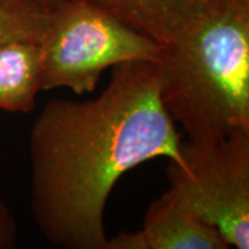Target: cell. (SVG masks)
Returning a JSON list of instances; mask_svg holds the SVG:
<instances>
[{"instance_id": "cell-8", "label": "cell", "mask_w": 249, "mask_h": 249, "mask_svg": "<svg viewBox=\"0 0 249 249\" xmlns=\"http://www.w3.org/2000/svg\"><path fill=\"white\" fill-rule=\"evenodd\" d=\"M52 9L42 0H0V45L24 40L40 43Z\"/></svg>"}, {"instance_id": "cell-10", "label": "cell", "mask_w": 249, "mask_h": 249, "mask_svg": "<svg viewBox=\"0 0 249 249\" xmlns=\"http://www.w3.org/2000/svg\"><path fill=\"white\" fill-rule=\"evenodd\" d=\"M42 1L45 3V4L47 6V7H49V9L53 10L54 7H55V6H57V4H58L60 1H61V0H42Z\"/></svg>"}, {"instance_id": "cell-6", "label": "cell", "mask_w": 249, "mask_h": 249, "mask_svg": "<svg viewBox=\"0 0 249 249\" xmlns=\"http://www.w3.org/2000/svg\"><path fill=\"white\" fill-rule=\"evenodd\" d=\"M160 45L204 16L214 0H88Z\"/></svg>"}, {"instance_id": "cell-5", "label": "cell", "mask_w": 249, "mask_h": 249, "mask_svg": "<svg viewBox=\"0 0 249 249\" xmlns=\"http://www.w3.org/2000/svg\"><path fill=\"white\" fill-rule=\"evenodd\" d=\"M223 235L172 190L155 199L139 231H121L109 249H227Z\"/></svg>"}, {"instance_id": "cell-9", "label": "cell", "mask_w": 249, "mask_h": 249, "mask_svg": "<svg viewBox=\"0 0 249 249\" xmlns=\"http://www.w3.org/2000/svg\"><path fill=\"white\" fill-rule=\"evenodd\" d=\"M16 238V224L0 196V248H10Z\"/></svg>"}, {"instance_id": "cell-4", "label": "cell", "mask_w": 249, "mask_h": 249, "mask_svg": "<svg viewBox=\"0 0 249 249\" xmlns=\"http://www.w3.org/2000/svg\"><path fill=\"white\" fill-rule=\"evenodd\" d=\"M170 190L212 224L229 247L249 248V133L181 142V162H168Z\"/></svg>"}, {"instance_id": "cell-1", "label": "cell", "mask_w": 249, "mask_h": 249, "mask_svg": "<svg viewBox=\"0 0 249 249\" xmlns=\"http://www.w3.org/2000/svg\"><path fill=\"white\" fill-rule=\"evenodd\" d=\"M157 62H124L89 101L54 98L29 136L31 216L50 244L109 249L104 211L116 181L145 160L181 162V137L160 101Z\"/></svg>"}, {"instance_id": "cell-3", "label": "cell", "mask_w": 249, "mask_h": 249, "mask_svg": "<svg viewBox=\"0 0 249 249\" xmlns=\"http://www.w3.org/2000/svg\"><path fill=\"white\" fill-rule=\"evenodd\" d=\"M42 90L96 89L101 73L124 62H157L162 45L88 0H61L40 42Z\"/></svg>"}, {"instance_id": "cell-2", "label": "cell", "mask_w": 249, "mask_h": 249, "mask_svg": "<svg viewBox=\"0 0 249 249\" xmlns=\"http://www.w3.org/2000/svg\"><path fill=\"white\" fill-rule=\"evenodd\" d=\"M157 65L160 101L188 140L249 133V0H214Z\"/></svg>"}, {"instance_id": "cell-7", "label": "cell", "mask_w": 249, "mask_h": 249, "mask_svg": "<svg viewBox=\"0 0 249 249\" xmlns=\"http://www.w3.org/2000/svg\"><path fill=\"white\" fill-rule=\"evenodd\" d=\"M42 78L40 43L16 40L0 45V111L31 112Z\"/></svg>"}]
</instances>
